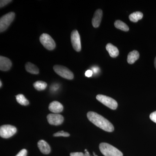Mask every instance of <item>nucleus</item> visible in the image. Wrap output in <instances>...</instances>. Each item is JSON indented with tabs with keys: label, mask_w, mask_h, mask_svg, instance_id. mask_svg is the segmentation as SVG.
<instances>
[{
	"label": "nucleus",
	"mask_w": 156,
	"mask_h": 156,
	"mask_svg": "<svg viewBox=\"0 0 156 156\" xmlns=\"http://www.w3.org/2000/svg\"><path fill=\"white\" fill-rule=\"evenodd\" d=\"M106 49L108 52L110 56L113 58L116 57L119 55V51L118 48L111 43H109L107 44Z\"/></svg>",
	"instance_id": "nucleus-14"
},
{
	"label": "nucleus",
	"mask_w": 156,
	"mask_h": 156,
	"mask_svg": "<svg viewBox=\"0 0 156 156\" xmlns=\"http://www.w3.org/2000/svg\"><path fill=\"white\" fill-rule=\"evenodd\" d=\"M53 69L55 72L62 77L69 80L73 79L74 75L72 72L65 66L56 65L53 66Z\"/></svg>",
	"instance_id": "nucleus-4"
},
{
	"label": "nucleus",
	"mask_w": 156,
	"mask_h": 156,
	"mask_svg": "<svg viewBox=\"0 0 156 156\" xmlns=\"http://www.w3.org/2000/svg\"><path fill=\"white\" fill-rule=\"evenodd\" d=\"M99 149L105 156H123V154L117 148L106 143H101Z\"/></svg>",
	"instance_id": "nucleus-2"
},
{
	"label": "nucleus",
	"mask_w": 156,
	"mask_h": 156,
	"mask_svg": "<svg viewBox=\"0 0 156 156\" xmlns=\"http://www.w3.org/2000/svg\"><path fill=\"white\" fill-rule=\"evenodd\" d=\"M25 69L27 72L33 74L37 75L39 73V70L38 67L36 66L30 62H27L25 64Z\"/></svg>",
	"instance_id": "nucleus-16"
},
{
	"label": "nucleus",
	"mask_w": 156,
	"mask_h": 156,
	"mask_svg": "<svg viewBox=\"0 0 156 156\" xmlns=\"http://www.w3.org/2000/svg\"><path fill=\"white\" fill-rule=\"evenodd\" d=\"M33 86L36 90L38 91H42L46 89L48 85L46 82L44 81H38L34 84Z\"/></svg>",
	"instance_id": "nucleus-19"
},
{
	"label": "nucleus",
	"mask_w": 156,
	"mask_h": 156,
	"mask_svg": "<svg viewBox=\"0 0 156 156\" xmlns=\"http://www.w3.org/2000/svg\"><path fill=\"white\" fill-rule=\"evenodd\" d=\"M150 118L152 121L156 123V111L154 112L151 114Z\"/></svg>",
	"instance_id": "nucleus-23"
},
{
	"label": "nucleus",
	"mask_w": 156,
	"mask_h": 156,
	"mask_svg": "<svg viewBox=\"0 0 156 156\" xmlns=\"http://www.w3.org/2000/svg\"><path fill=\"white\" fill-rule=\"evenodd\" d=\"M96 99L105 106L111 109H116L118 107V103L112 98L103 95H98Z\"/></svg>",
	"instance_id": "nucleus-5"
},
{
	"label": "nucleus",
	"mask_w": 156,
	"mask_h": 156,
	"mask_svg": "<svg viewBox=\"0 0 156 156\" xmlns=\"http://www.w3.org/2000/svg\"><path fill=\"white\" fill-rule=\"evenodd\" d=\"M85 154H84L85 156H90V154H89V152L87 151V149L85 150Z\"/></svg>",
	"instance_id": "nucleus-28"
},
{
	"label": "nucleus",
	"mask_w": 156,
	"mask_h": 156,
	"mask_svg": "<svg viewBox=\"0 0 156 156\" xmlns=\"http://www.w3.org/2000/svg\"><path fill=\"white\" fill-rule=\"evenodd\" d=\"M139 52L136 50H133L128 54L127 61L129 64H132L139 58Z\"/></svg>",
	"instance_id": "nucleus-15"
},
{
	"label": "nucleus",
	"mask_w": 156,
	"mask_h": 156,
	"mask_svg": "<svg viewBox=\"0 0 156 156\" xmlns=\"http://www.w3.org/2000/svg\"><path fill=\"white\" fill-rule=\"evenodd\" d=\"M27 151L24 149L20 151L16 156H27Z\"/></svg>",
	"instance_id": "nucleus-24"
},
{
	"label": "nucleus",
	"mask_w": 156,
	"mask_h": 156,
	"mask_svg": "<svg viewBox=\"0 0 156 156\" xmlns=\"http://www.w3.org/2000/svg\"><path fill=\"white\" fill-rule=\"evenodd\" d=\"M102 10L98 9L95 11L93 18L92 19V24L95 28H97L100 25L102 17Z\"/></svg>",
	"instance_id": "nucleus-11"
},
{
	"label": "nucleus",
	"mask_w": 156,
	"mask_h": 156,
	"mask_svg": "<svg viewBox=\"0 0 156 156\" xmlns=\"http://www.w3.org/2000/svg\"><path fill=\"white\" fill-rule=\"evenodd\" d=\"M48 122L50 125L58 126L62 124L64 118L62 115L58 114H50L47 116Z\"/></svg>",
	"instance_id": "nucleus-9"
},
{
	"label": "nucleus",
	"mask_w": 156,
	"mask_h": 156,
	"mask_svg": "<svg viewBox=\"0 0 156 156\" xmlns=\"http://www.w3.org/2000/svg\"><path fill=\"white\" fill-rule=\"evenodd\" d=\"M40 41L47 50H52L55 49L56 47V44L54 40L48 34H42L40 37Z\"/></svg>",
	"instance_id": "nucleus-6"
},
{
	"label": "nucleus",
	"mask_w": 156,
	"mask_h": 156,
	"mask_svg": "<svg viewBox=\"0 0 156 156\" xmlns=\"http://www.w3.org/2000/svg\"><path fill=\"white\" fill-rule=\"evenodd\" d=\"M15 14L14 12H10L3 15L0 19V32L5 31L9 27L15 18Z\"/></svg>",
	"instance_id": "nucleus-3"
},
{
	"label": "nucleus",
	"mask_w": 156,
	"mask_h": 156,
	"mask_svg": "<svg viewBox=\"0 0 156 156\" xmlns=\"http://www.w3.org/2000/svg\"><path fill=\"white\" fill-rule=\"evenodd\" d=\"M143 17V14L141 12L136 11L130 14L129 18L133 22H137L140 20H141Z\"/></svg>",
	"instance_id": "nucleus-17"
},
{
	"label": "nucleus",
	"mask_w": 156,
	"mask_h": 156,
	"mask_svg": "<svg viewBox=\"0 0 156 156\" xmlns=\"http://www.w3.org/2000/svg\"><path fill=\"white\" fill-rule=\"evenodd\" d=\"M2 87V81H0V87Z\"/></svg>",
	"instance_id": "nucleus-30"
},
{
	"label": "nucleus",
	"mask_w": 156,
	"mask_h": 156,
	"mask_svg": "<svg viewBox=\"0 0 156 156\" xmlns=\"http://www.w3.org/2000/svg\"><path fill=\"white\" fill-rule=\"evenodd\" d=\"M69 133L67 132H64L63 131H58L57 133H55L53 134V136H65V137H67V136H69Z\"/></svg>",
	"instance_id": "nucleus-21"
},
{
	"label": "nucleus",
	"mask_w": 156,
	"mask_h": 156,
	"mask_svg": "<svg viewBox=\"0 0 156 156\" xmlns=\"http://www.w3.org/2000/svg\"><path fill=\"white\" fill-rule=\"evenodd\" d=\"M49 109L50 112L55 114H57L62 111L63 107L60 102L57 101H53L49 105Z\"/></svg>",
	"instance_id": "nucleus-12"
},
{
	"label": "nucleus",
	"mask_w": 156,
	"mask_h": 156,
	"mask_svg": "<svg viewBox=\"0 0 156 156\" xmlns=\"http://www.w3.org/2000/svg\"><path fill=\"white\" fill-rule=\"evenodd\" d=\"M11 2L12 1H10V0H1L0 1V7L1 8H3Z\"/></svg>",
	"instance_id": "nucleus-22"
},
{
	"label": "nucleus",
	"mask_w": 156,
	"mask_h": 156,
	"mask_svg": "<svg viewBox=\"0 0 156 156\" xmlns=\"http://www.w3.org/2000/svg\"><path fill=\"white\" fill-rule=\"evenodd\" d=\"M38 147L42 153L48 154L50 152L51 149L49 144L44 140H40L38 142Z\"/></svg>",
	"instance_id": "nucleus-13"
},
{
	"label": "nucleus",
	"mask_w": 156,
	"mask_h": 156,
	"mask_svg": "<svg viewBox=\"0 0 156 156\" xmlns=\"http://www.w3.org/2000/svg\"><path fill=\"white\" fill-rule=\"evenodd\" d=\"M87 116L88 119L91 122L104 131L112 132L114 130L112 124L108 120L97 113L89 112L87 113Z\"/></svg>",
	"instance_id": "nucleus-1"
},
{
	"label": "nucleus",
	"mask_w": 156,
	"mask_h": 156,
	"mask_svg": "<svg viewBox=\"0 0 156 156\" xmlns=\"http://www.w3.org/2000/svg\"><path fill=\"white\" fill-rule=\"evenodd\" d=\"M12 62L9 58L1 56H0V69L2 71H7L11 68Z\"/></svg>",
	"instance_id": "nucleus-10"
},
{
	"label": "nucleus",
	"mask_w": 156,
	"mask_h": 156,
	"mask_svg": "<svg viewBox=\"0 0 156 156\" xmlns=\"http://www.w3.org/2000/svg\"><path fill=\"white\" fill-rule=\"evenodd\" d=\"M17 132V128L11 125H4L0 128V136L4 138H9Z\"/></svg>",
	"instance_id": "nucleus-7"
},
{
	"label": "nucleus",
	"mask_w": 156,
	"mask_h": 156,
	"mask_svg": "<svg viewBox=\"0 0 156 156\" xmlns=\"http://www.w3.org/2000/svg\"><path fill=\"white\" fill-rule=\"evenodd\" d=\"M16 100L18 103L23 105H27L29 104V102L27 100L26 98L22 94H19V95H16Z\"/></svg>",
	"instance_id": "nucleus-20"
},
{
	"label": "nucleus",
	"mask_w": 156,
	"mask_h": 156,
	"mask_svg": "<svg viewBox=\"0 0 156 156\" xmlns=\"http://www.w3.org/2000/svg\"><path fill=\"white\" fill-rule=\"evenodd\" d=\"M93 154H94V156H98L97 155L95 154V153L93 152Z\"/></svg>",
	"instance_id": "nucleus-31"
},
{
	"label": "nucleus",
	"mask_w": 156,
	"mask_h": 156,
	"mask_svg": "<svg viewBox=\"0 0 156 156\" xmlns=\"http://www.w3.org/2000/svg\"><path fill=\"white\" fill-rule=\"evenodd\" d=\"M70 155V156H85L84 154L82 152L71 153Z\"/></svg>",
	"instance_id": "nucleus-25"
},
{
	"label": "nucleus",
	"mask_w": 156,
	"mask_h": 156,
	"mask_svg": "<svg viewBox=\"0 0 156 156\" xmlns=\"http://www.w3.org/2000/svg\"><path fill=\"white\" fill-rule=\"evenodd\" d=\"M114 25L116 28L121 30L124 31H128L129 30V28L128 26L121 20H116L115 21Z\"/></svg>",
	"instance_id": "nucleus-18"
},
{
	"label": "nucleus",
	"mask_w": 156,
	"mask_h": 156,
	"mask_svg": "<svg viewBox=\"0 0 156 156\" xmlns=\"http://www.w3.org/2000/svg\"><path fill=\"white\" fill-rule=\"evenodd\" d=\"M71 41L73 48L77 52H80L81 50L80 37L77 30H73L71 34Z\"/></svg>",
	"instance_id": "nucleus-8"
},
{
	"label": "nucleus",
	"mask_w": 156,
	"mask_h": 156,
	"mask_svg": "<svg viewBox=\"0 0 156 156\" xmlns=\"http://www.w3.org/2000/svg\"><path fill=\"white\" fill-rule=\"evenodd\" d=\"M99 68L97 67H92V72L94 73L95 74L97 73H98L99 72Z\"/></svg>",
	"instance_id": "nucleus-27"
},
{
	"label": "nucleus",
	"mask_w": 156,
	"mask_h": 156,
	"mask_svg": "<svg viewBox=\"0 0 156 156\" xmlns=\"http://www.w3.org/2000/svg\"><path fill=\"white\" fill-rule=\"evenodd\" d=\"M92 75H93V72L91 70H88L85 73V76L87 77H90L92 76Z\"/></svg>",
	"instance_id": "nucleus-26"
},
{
	"label": "nucleus",
	"mask_w": 156,
	"mask_h": 156,
	"mask_svg": "<svg viewBox=\"0 0 156 156\" xmlns=\"http://www.w3.org/2000/svg\"><path fill=\"white\" fill-rule=\"evenodd\" d=\"M154 66L156 69V57H155V58L154 59Z\"/></svg>",
	"instance_id": "nucleus-29"
}]
</instances>
